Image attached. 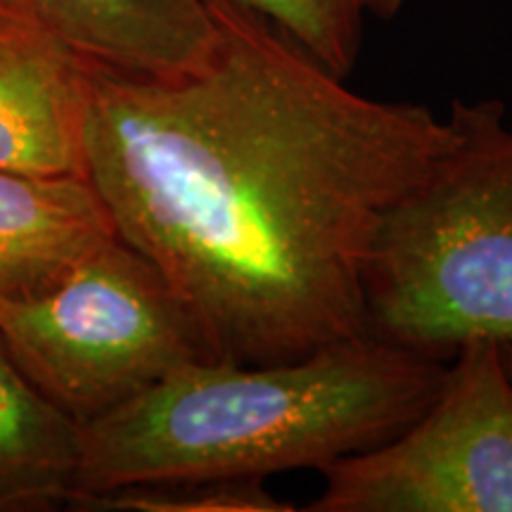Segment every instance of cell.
Returning a JSON list of instances; mask_svg holds the SVG:
<instances>
[{
	"label": "cell",
	"instance_id": "6da1fadb",
	"mask_svg": "<svg viewBox=\"0 0 512 512\" xmlns=\"http://www.w3.org/2000/svg\"><path fill=\"white\" fill-rule=\"evenodd\" d=\"M209 5L202 67L164 79L93 69L86 181L219 361H292L366 332L377 230L456 126L351 91L256 12Z\"/></svg>",
	"mask_w": 512,
	"mask_h": 512
},
{
	"label": "cell",
	"instance_id": "7a4b0ae2",
	"mask_svg": "<svg viewBox=\"0 0 512 512\" xmlns=\"http://www.w3.org/2000/svg\"><path fill=\"white\" fill-rule=\"evenodd\" d=\"M444 373L368 332L292 361L192 363L83 422L69 508L126 486L325 470L411 425Z\"/></svg>",
	"mask_w": 512,
	"mask_h": 512
},
{
	"label": "cell",
	"instance_id": "3957f363",
	"mask_svg": "<svg viewBox=\"0 0 512 512\" xmlns=\"http://www.w3.org/2000/svg\"><path fill=\"white\" fill-rule=\"evenodd\" d=\"M456 140L384 216L363 275L368 335L434 361L512 339V126L503 100H456Z\"/></svg>",
	"mask_w": 512,
	"mask_h": 512
},
{
	"label": "cell",
	"instance_id": "277c9868",
	"mask_svg": "<svg viewBox=\"0 0 512 512\" xmlns=\"http://www.w3.org/2000/svg\"><path fill=\"white\" fill-rule=\"evenodd\" d=\"M0 339L19 370L79 425L176 370L219 361L181 292L119 235L48 292L0 302Z\"/></svg>",
	"mask_w": 512,
	"mask_h": 512
},
{
	"label": "cell",
	"instance_id": "5b68a950",
	"mask_svg": "<svg viewBox=\"0 0 512 512\" xmlns=\"http://www.w3.org/2000/svg\"><path fill=\"white\" fill-rule=\"evenodd\" d=\"M320 475L311 512H512V380L501 344L460 347L411 425Z\"/></svg>",
	"mask_w": 512,
	"mask_h": 512
},
{
	"label": "cell",
	"instance_id": "8992f818",
	"mask_svg": "<svg viewBox=\"0 0 512 512\" xmlns=\"http://www.w3.org/2000/svg\"><path fill=\"white\" fill-rule=\"evenodd\" d=\"M0 19L53 38L102 72L178 76L216 43L209 0H0Z\"/></svg>",
	"mask_w": 512,
	"mask_h": 512
},
{
	"label": "cell",
	"instance_id": "52a82bcc",
	"mask_svg": "<svg viewBox=\"0 0 512 512\" xmlns=\"http://www.w3.org/2000/svg\"><path fill=\"white\" fill-rule=\"evenodd\" d=\"M91 76L50 36L0 19V169L86 178Z\"/></svg>",
	"mask_w": 512,
	"mask_h": 512
},
{
	"label": "cell",
	"instance_id": "ba28073f",
	"mask_svg": "<svg viewBox=\"0 0 512 512\" xmlns=\"http://www.w3.org/2000/svg\"><path fill=\"white\" fill-rule=\"evenodd\" d=\"M112 238L110 211L86 178L0 169V302L48 292Z\"/></svg>",
	"mask_w": 512,
	"mask_h": 512
},
{
	"label": "cell",
	"instance_id": "9c48e42d",
	"mask_svg": "<svg viewBox=\"0 0 512 512\" xmlns=\"http://www.w3.org/2000/svg\"><path fill=\"white\" fill-rule=\"evenodd\" d=\"M81 460V425L57 408L0 339V512L69 505Z\"/></svg>",
	"mask_w": 512,
	"mask_h": 512
},
{
	"label": "cell",
	"instance_id": "30bf717a",
	"mask_svg": "<svg viewBox=\"0 0 512 512\" xmlns=\"http://www.w3.org/2000/svg\"><path fill=\"white\" fill-rule=\"evenodd\" d=\"M252 10L339 79L354 72L370 19L387 22L408 0H228Z\"/></svg>",
	"mask_w": 512,
	"mask_h": 512
},
{
	"label": "cell",
	"instance_id": "8fae6325",
	"mask_svg": "<svg viewBox=\"0 0 512 512\" xmlns=\"http://www.w3.org/2000/svg\"><path fill=\"white\" fill-rule=\"evenodd\" d=\"M74 510H128V512H290L292 503L273 496L256 479H209L126 486L83 496Z\"/></svg>",
	"mask_w": 512,
	"mask_h": 512
},
{
	"label": "cell",
	"instance_id": "7c38bea8",
	"mask_svg": "<svg viewBox=\"0 0 512 512\" xmlns=\"http://www.w3.org/2000/svg\"><path fill=\"white\" fill-rule=\"evenodd\" d=\"M501 356H503V366L508 370L510 380H512V339L510 342H501Z\"/></svg>",
	"mask_w": 512,
	"mask_h": 512
}]
</instances>
